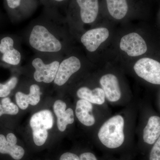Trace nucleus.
<instances>
[{"label":"nucleus","instance_id":"f257e3e1","mask_svg":"<svg viewBox=\"0 0 160 160\" xmlns=\"http://www.w3.org/2000/svg\"><path fill=\"white\" fill-rule=\"evenodd\" d=\"M66 20L58 8L45 7L24 32V40L35 53L64 55L68 43Z\"/></svg>","mask_w":160,"mask_h":160},{"label":"nucleus","instance_id":"f03ea898","mask_svg":"<svg viewBox=\"0 0 160 160\" xmlns=\"http://www.w3.org/2000/svg\"><path fill=\"white\" fill-rule=\"evenodd\" d=\"M64 55L35 53L29 60L28 66L33 69V79L38 83L49 84L53 82Z\"/></svg>","mask_w":160,"mask_h":160},{"label":"nucleus","instance_id":"7ed1b4c3","mask_svg":"<svg viewBox=\"0 0 160 160\" xmlns=\"http://www.w3.org/2000/svg\"><path fill=\"white\" fill-rule=\"evenodd\" d=\"M124 119L118 115L106 121L101 128L98 137L103 146L110 149L121 147L125 141Z\"/></svg>","mask_w":160,"mask_h":160},{"label":"nucleus","instance_id":"20e7f679","mask_svg":"<svg viewBox=\"0 0 160 160\" xmlns=\"http://www.w3.org/2000/svg\"><path fill=\"white\" fill-rule=\"evenodd\" d=\"M53 116L50 110H41L31 117L30 126L32 131L33 141L36 145L42 146L48 136V130L53 126Z\"/></svg>","mask_w":160,"mask_h":160},{"label":"nucleus","instance_id":"39448f33","mask_svg":"<svg viewBox=\"0 0 160 160\" xmlns=\"http://www.w3.org/2000/svg\"><path fill=\"white\" fill-rule=\"evenodd\" d=\"M99 9L98 0H72L67 14L77 12L81 22L91 24L96 19Z\"/></svg>","mask_w":160,"mask_h":160},{"label":"nucleus","instance_id":"423d86ee","mask_svg":"<svg viewBox=\"0 0 160 160\" xmlns=\"http://www.w3.org/2000/svg\"><path fill=\"white\" fill-rule=\"evenodd\" d=\"M39 2V0H5V6L12 19L21 21L31 16Z\"/></svg>","mask_w":160,"mask_h":160},{"label":"nucleus","instance_id":"0eeeda50","mask_svg":"<svg viewBox=\"0 0 160 160\" xmlns=\"http://www.w3.org/2000/svg\"><path fill=\"white\" fill-rule=\"evenodd\" d=\"M82 66V61L76 56L71 55L64 57L53 81L55 85L58 87L65 86L71 77L79 71Z\"/></svg>","mask_w":160,"mask_h":160},{"label":"nucleus","instance_id":"6e6552de","mask_svg":"<svg viewBox=\"0 0 160 160\" xmlns=\"http://www.w3.org/2000/svg\"><path fill=\"white\" fill-rule=\"evenodd\" d=\"M133 68L139 77L152 84L160 85V63L158 61L142 58L137 62Z\"/></svg>","mask_w":160,"mask_h":160},{"label":"nucleus","instance_id":"1a4fd4ad","mask_svg":"<svg viewBox=\"0 0 160 160\" xmlns=\"http://www.w3.org/2000/svg\"><path fill=\"white\" fill-rule=\"evenodd\" d=\"M18 42L10 36L4 37L0 39V59L3 62L17 66L22 60V53Z\"/></svg>","mask_w":160,"mask_h":160},{"label":"nucleus","instance_id":"9d476101","mask_svg":"<svg viewBox=\"0 0 160 160\" xmlns=\"http://www.w3.org/2000/svg\"><path fill=\"white\" fill-rule=\"evenodd\" d=\"M120 47L121 50L130 57L142 55L147 50L145 40L136 32H132L123 37L120 42Z\"/></svg>","mask_w":160,"mask_h":160},{"label":"nucleus","instance_id":"9b49d317","mask_svg":"<svg viewBox=\"0 0 160 160\" xmlns=\"http://www.w3.org/2000/svg\"><path fill=\"white\" fill-rule=\"evenodd\" d=\"M109 35L107 28H95L86 31L82 35L80 40L87 51L92 52L96 51L101 44L107 39Z\"/></svg>","mask_w":160,"mask_h":160},{"label":"nucleus","instance_id":"f8f14e48","mask_svg":"<svg viewBox=\"0 0 160 160\" xmlns=\"http://www.w3.org/2000/svg\"><path fill=\"white\" fill-rule=\"evenodd\" d=\"M100 83L108 101L115 102L120 99L121 91L118 80L116 76L112 74L105 75L100 79Z\"/></svg>","mask_w":160,"mask_h":160},{"label":"nucleus","instance_id":"ddd939ff","mask_svg":"<svg viewBox=\"0 0 160 160\" xmlns=\"http://www.w3.org/2000/svg\"><path fill=\"white\" fill-rule=\"evenodd\" d=\"M41 88L37 84H32L29 87V92L26 94L22 91H18L15 94L16 101L20 109L25 110L29 105L36 106L41 99Z\"/></svg>","mask_w":160,"mask_h":160},{"label":"nucleus","instance_id":"4468645a","mask_svg":"<svg viewBox=\"0 0 160 160\" xmlns=\"http://www.w3.org/2000/svg\"><path fill=\"white\" fill-rule=\"evenodd\" d=\"M66 103L62 100H57L53 105V111L57 117L58 129L60 131L66 130L67 125L74 122V112L71 108L66 109Z\"/></svg>","mask_w":160,"mask_h":160},{"label":"nucleus","instance_id":"2eb2a0df","mask_svg":"<svg viewBox=\"0 0 160 160\" xmlns=\"http://www.w3.org/2000/svg\"><path fill=\"white\" fill-rule=\"evenodd\" d=\"M93 106L86 100L81 99L77 102L76 115L80 122L87 126H93L95 119L92 113Z\"/></svg>","mask_w":160,"mask_h":160},{"label":"nucleus","instance_id":"dca6fc26","mask_svg":"<svg viewBox=\"0 0 160 160\" xmlns=\"http://www.w3.org/2000/svg\"><path fill=\"white\" fill-rule=\"evenodd\" d=\"M160 136V118L152 116L143 130V141L148 145H153Z\"/></svg>","mask_w":160,"mask_h":160},{"label":"nucleus","instance_id":"f3484780","mask_svg":"<svg viewBox=\"0 0 160 160\" xmlns=\"http://www.w3.org/2000/svg\"><path fill=\"white\" fill-rule=\"evenodd\" d=\"M78 97L86 100L92 104L101 105L105 102V95L102 88H96L91 90L86 86L81 87L77 92Z\"/></svg>","mask_w":160,"mask_h":160},{"label":"nucleus","instance_id":"a211bd4d","mask_svg":"<svg viewBox=\"0 0 160 160\" xmlns=\"http://www.w3.org/2000/svg\"><path fill=\"white\" fill-rule=\"evenodd\" d=\"M0 153L10 155L15 160L21 159L25 154L22 147L6 140L5 136L0 134Z\"/></svg>","mask_w":160,"mask_h":160},{"label":"nucleus","instance_id":"6ab92c4d","mask_svg":"<svg viewBox=\"0 0 160 160\" xmlns=\"http://www.w3.org/2000/svg\"><path fill=\"white\" fill-rule=\"evenodd\" d=\"M107 9L112 18L121 20L125 18L128 11L127 0H106Z\"/></svg>","mask_w":160,"mask_h":160},{"label":"nucleus","instance_id":"aec40b11","mask_svg":"<svg viewBox=\"0 0 160 160\" xmlns=\"http://www.w3.org/2000/svg\"><path fill=\"white\" fill-rule=\"evenodd\" d=\"M18 83V78L15 76L12 77L5 84L0 83V98L7 97L16 87Z\"/></svg>","mask_w":160,"mask_h":160},{"label":"nucleus","instance_id":"412c9836","mask_svg":"<svg viewBox=\"0 0 160 160\" xmlns=\"http://www.w3.org/2000/svg\"><path fill=\"white\" fill-rule=\"evenodd\" d=\"M1 105L3 114L14 115L18 112V106L12 103L9 98H3L1 101Z\"/></svg>","mask_w":160,"mask_h":160},{"label":"nucleus","instance_id":"4be33fe9","mask_svg":"<svg viewBox=\"0 0 160 160\" xmlns=\"http://www.w3.org/2000/svg\"><path fill=\"white\" fill-rule=\"evenodd\" d=\"M149 160H160V136L152 147L149 152Z\"/></svg>","mask_w":160,"mask_h":160},{"label":"nucleus","instance_id":"5701e85b","mask_svg":"<svg viewBox=\"0 0 160 160\" xmlns=\"http://www.w3.org/2000/svg\"><path fill=\"white\" fill-rule=\"evenodd\" d=\"M68 0H46L45 7H55L58 8L65 4Z\"/></svg>","mask_w":160,"mask_h":160},{"label":"nucleus","instance_id":"b1692460","mask_svg":"<svg viewBox=\"0 0 160 160\" xmlns=\"http://www.w3.org/2000/svg\"><path fill=\"white\" fill-rule=\"evenodd\" d=\"M60 160H80L79 157L72 152H67L63 153L60 158Z\"/></svg>","mask_w":160,"mask_h":160},{"label":"nucleus","instance_id":"393cba45","mask_svg":"<svg viewBox=\"0 0 160 160\" xmlns=\"http://www.w3.org/2000/svg\"><path fill=\"white\" fill-rule=\"evenodd\" d=\"M80 160H98L96 156L91 152H85L79 156Z\"/></svg>","mask_w":160,"mask_h":160},{"label":"nucleus","instance_id":"a878e982","mask_svg":"<svg viewBox=\"0 0 160 160\" xmlns=\"http://www.w3.org/2000/svg\"><path fill=\"white\" fill-rule=\"evenodd\" d=\"M4 114H3L2 110V105L0 103V117L2 116Z\"/></svg>","mask_w":160,"mask_h":160},{"label":"nucleus","instance_id":"bb28decb","mask_svg":"<svg viewBox=\"0 0 160 160\" xmlns=\"http://www.w3.org/2000/svg\"><path fill=\"white\" fill-rule=\"evenodd\" d=\"M39 2L40 3H42V5L45 6V3H46V0H39Z\"/></svg>","mask_w":160,"mask_h":160}]
</instances>
